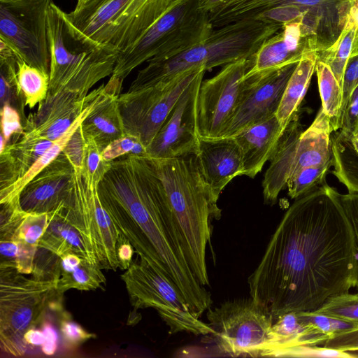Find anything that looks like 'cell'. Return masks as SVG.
Segmentation results:
<instances>
[{
	"instance_id": "obj_20",
	"label": "cell",
	"mask_w": 358,
	"mask_h": 358,
	"mask_svg": "<svg viewBox=\"0 0 358 358\" xmlns=\"http://www.w3.org/2000/svg\"><path fill=\"white\" fill-rule=\"evenodd\" d=\"M73 167L62 152L22 189L20 205L27 213H50L70 197Z\"/></svg>"
},
{
	"instance_id": "obj_19",
	"label": "cell",
	"mask_w": 358,
	"mask_h": 358,
	"mask_svg": "<svg viewBox=\"0 0 358 358\" xmlns=\"http://www.w3.org/2000/svg\"><path fill=\"white\" fill-rule=\"evenodd\" d=\"M104 84L86 96L64 90L48 94L24 125L22 135L55 141L59 138L79 117L84 110L102 92Z\"/></svg>"
},
{
	"instance_id": "obj_36",
	"label": "cell",
	"mask_w": 358,
	"mask_h": 358,
	"mask_svg": "<svg viewBox=\"0 0 358 358\" xmlns=\"http://www.w3.org/2000/svg\"><path fill=\"white\" fill-rule=\"evenodd\" d=\"M314 312L350 322L358 327V294L343 292L335 294Z\"/></svg>"
},
{
	"instance_id": "obj_28",
	"label": "cell",
	"mask_w": 358,
	"mask_h": 358,
	"mask_svg": "<svg viewBox=\"0 0 358 358\" xmlns=\"http://www.w3.org/2000/svg\"><path fill=\"white\" fill-rule=\"evenodd\" d=\"M357 50L358 26L349 17L344 29L334 44L317 53V60L329 66L342 87L347 63L352 55Z\"/></svg>"
},
{
	"instance_id": "obj_4",
	"label": "cell",
	"mask_w": 358,
	"mask_h": 358,
	"mask_svg": "<svg viewBox=\"0 0 358 358\" xmlns=\"http://www.w3.org/2000/svg\"><path fill=\"white\" fill-rule=\"evenodd\" d=\"M178 0H89L66 13L71 36L90 48L124 52Z\"/></svg>"
},
{
	"instance_id": "obj_47",
	"label": "cell",
	"mask_w": 358,
	"mask_h": 358,
	"mask_svg": "<svg viewBox=\"0 0 358 358\" xmlns=\"http://www.w3.org/2000/svg\"><path fill=\"white\" fill-rule=\"evenodd\" d=\"M320 346L351 353L358 352V327L338 334Z\"/></svg>"
},
{
	"instance_id": "obj_50",
	"label": "cell",
	"mask_w": 358,
	"mask_h": 358,
	"mask_svg": "<svg viewBox=\"0 0 358 358\" xmlns=\"http://www.w3.org/2000/svg\"><path fill=\"white\" fill-rule=\"evenodd\" d=\"M134 249L129 241L120 234L116 243V257L118 268L127 270L132 262Z\"/></svg>"
},
{
	"instance_id": "obj_27",
	"label": "cell",
	"mask_w": 358,
	"mask_h": 358,
	"mask_svg": "<svg viewBox=\"0 0 358 358\" xmlns=\"http://www.w3.org/2000/svg\"><path fill=\"white\" fill-rule=\"evenodd\" d=\"M102 92L87 106L69 129L59 138L54 141L50 148L31 166L20 178L7 187L0 189V203L19 199L20 194L24 187L60 155L73 132L94 108Z\"/></svg>"
},
{
	"instance_id": "obj_45",
	"label": "cell",
	"mask_w": 358,
	"mask_h": 358,
	"mask_svg": "<svg viewBox=\"0 0 358 358\" xmlns=\"http://www.w3.org/2000/svg\"><path fill=\"white\" fill-rule=\"evenodd\" d=\"M59 329L65 343L71 347L80 345L96 337L94 334L87 331L79 324L69 318L66 314L60 320Z\"/></svg>"
},
{
	"instance_id": "obj_40",
	"label": "cell",
	"mask_w": 358,
	"mask_h": 358,
	"mask_svg": "<svg viewBox=\"0 0 358 358\" xmlns=\"http://www.w3.org/2000/svg\"><path fill=\"white\" fill-rule=\"evenodd\" d=\"M31 274L32 278L38 280L57 282L61 275L60 257L38 247Z\"/></svg>"
},
{
	"instance_id": "obj_30",
	"label": "cell",
	"mask_w": 358,
	"mask_h": 358,
	"mask_svg": "<svg viewBox=\"0 0 358 358\" xmlns=\"http://www.w3.org/2000/svg\"><path fill=\"white\" fill-rule=\"evenodd\" d=\"M333 174L348 189L358 192V156L350 143L335 137L332 138Z\"/></svg>"
},
{
	"instance_id": "obj_25",
	"label": "cell",
	"mask_w": 358,
	"mask_h": 358,
	"mask_svg": "<svg viewBox=\"0 0 358 358\" xmlns=\"http://www.w3.org/2000/svg\"><path fill=\"white\" fill-rule=\"evenodd\" d=\"M62 204L48 213V226L38 247L45 248L59 257L73 252L91 263L97 264L84 237L64 214Z\"/></svg>"
},
{
	"instance_id": "obj_41",
	"label": "cell",
	"mask_w": 358,
	"mask_h": 358,
	"mask_svg": "<svg viewBox=\"0 0 358 358\" xmlns=\"http://www.w3.org/2000/svg\"><path fill=\"white\" fill-rule=\"evenodd\" d=\"M358 355L320 345H299L280 352L277 357H334L352 358Z\"/></svg>"
},
{
	"instance_id": "obj_13",
	"label": "cell",
	"mask_w": 358,
	"mask_h": 358,
	"mask_svg": "<svg viewBox=\"0 0 358 358\" xmlns=\"http://www.w3.org/2000/svg\"><path fill=\"white\" fill-rule=\"evenodd\" d=\"M73 189L62 210L81 233L101 269L118 268L116 243L120 233L101 203L98 185L86 178L83 169H73Z\"/></svg>"
},
{
	"instance_id": "obj_15",
	"label": "cell",
	"mask_w": 358,
	"mask_h": 358,
	"mask_svg": "<svg viewBox=\"0 0 358 358\" xmlns=\"http://www.w3.org/2000/svg\"><path fill=\"white\" fill-rule=\"evenodd\" d=\"M52 0H0V40L28 64L48 73V10Z\"/></svg>"
},
{
	"instance_id": "obj_22",
	"label": "cell",
	"mask_w": 358,
	"mask_h": 358,
	"mask_svg": "<svg viewBox=\"0 0 358 358\" xmlns=\"http://www.w3.org/2000/svg\"><path fill=\"white\" fill-rule=\"evenodd\" d=\"M310 51L313 50L309 40L302 34L301 24H285L265 41L252 57V64L245 78L298 63Z\"/></svg>"
},
{
	"instance_id": "obj_46",
	"label": "cell",
	"mask_w": 358,
	"mask_h": 358,
	"mask_svg": "<svg viewBox=\"0 0 358 358\" xmlns=\"http://www.w3.org/2000/svg\"><path fill=\"white\" fill-rule=\"evenodd\" d=\"M358 85V50L350 57L343 79V104L340 117V128L350 96ZM339 131V130H338Z\"/></svg>"
},
{
	"instance_id": "obj_32",
	"label": "cell",
	"mask_w": 358,
	"mask_h": 358,
	"mask_svg": "<svg viewBox=\"0 0 358 358\" xmlns=\"http://www.w3.org/2000/svg\"><path fill=\"white\" fill-rule=\"evenodd\" d=\"M106 285V278L101 268L97 264L83 259L80 264L71 272L60 275L57 282V289L63 294L71 289L81 291L104 289Z\"/></svg>"
},
{
	"instance_id": "obj_38",
	"label": "cell",
	"mask_w": 358,
	"mask_h": 358,
	"mask_svg": "<svg viewBox=\"0 0 358 358\" xmlns=\"http://www.w3.org/2000/svg\"><path fill=\"white\" fill-rule=\"evenodd\" d=\"M85 137L87 149L83 173L91 183L99 185L108 170L110 162L103 159V150L93 138Z\"/></svg>"
},
{
	"instance_id": "obj_35",
	"label": "cell",
	"mask_w": 358,
	"mask_h": 358,
	"mask_svg": "<svg viewBox=\"0 0 358 358\" xmlns=\"http://www.w3.org/2000/svg\"><path fill=\"white\" fill-rule=\"evenodd\" d=\"M332 166L333 158L323 164L299 171L287 183L289 196L296 199L319 187L325 182L326 176Z\"/></svg>"
},
{
	"instance_id": "obj_11",
	"label": "cell",
	"mask_w": 358,
	"mask_h": 358,
	"mask_svg": "<svg viewBox=\"0 0 358 358\" xmlns=\"http://www.w3.org/2000/svg\"><path fill=\"white\" fill-rule=\"evenodd\" d=\"M134 311L152 308L169 327V333L187 332L195 336L213 334L210 325L195 317L186 301L169 280L140 257L132 261L121 275Z\"/></svg>"
},
{
	"instance_id": "obj_24",
	"label": "cell",
	"mask_w": 358,
	"mask_h": 358,
	"mask_svg": "<svg viewBox=\"0 0 358 358\" xmlns=\"http://www.w3.org/2000/svg\"><path fill=\"white\" fill-rule=\"evenodd\" d=\"M276 115L255 124L236 135L241 149L243 175L255 178L269 161L284 131Z\"/></svg>"
},
{
	"instance_id": "obj_29",
	"label": "cell",
	"mask_w": 358,
	"mask_h": 358,
	"mask_svg": "<svg viewBox=\"0 0 358 358\" xmlns=\"http://www.w3.org/2000/svg\"><path fill=\"white\" fill-rule=\"evenodd\" d=\"M322 109L328 117L333 131L340 129V117L343 104V88L329 66L317 60L315 66Z\"/></svg>"
},
{
	"instance_id": "obj_3",
	"label": "cell",
	"mask_w": 358,
	"mask_h": 358,
	"mask_svg": "<svg viewBox=\"0 0 358 358\" xmlns=\"http://www.w3.org/2000/svg\"><path fill=\"white\" fill-rule=\"evenodd\" d=\"M151 160L166 192L171 229L195 278L202 286H208L206 253L210 243L211 221L221 217L217 202L194 155Z\"/></svg>"
},
{
	"instance_id": "obj_53",
	"label": "cell",
	"mask_w": 358,
	"mask_h": 358,
	"mask_svg": "<svg viewBox=\"0 0 358 358\" xmlns=\"http://www.w3.org/2000/svg\"><path fill=\"white\" fill-rule=\"evenodd\" d=\"M24 340L29 347L42 346L44 343V333L39 327H31L24 334Z\"/></svg>"
},
{
	"instance_id": "obj_8",
	"label": "cell",
	"mask_w": 358,
	"mask_h": 358,
	"mask_svg": "<svg viewBox=\"0 0 358 358\" xmlns=\"http://www.w3.org/2000/svg\"><path fill=\"white\" fill-rule=\"evenodd\" d=\"M63 14L52 0L48 10V94L68 90L86 96L95 84L113 74L118 53L90 48L76 41L66 27Z\"/></svg>"
},
{
	"instance_id": "obj_14",
	"label": "cell",
	"mask_w": 358,
	"mask_h": 358,
	"mask_svg": "<svg viewBox=\"0 0 358 358\" xmlns=\"http://www.w3.org/2000/svg\"><path fill=\"white\" fill-rule=\"evenodd\" d=\"M203 69L196 67L167 82L120 94L118 102L126 134L148 148L180 96Z\"/></svg>"
},
{
	"instance_id": "obj_43",
	"label": "cell",
	"mask_w": 358,
	"mask_h": 358,
	"mask_svg": "<svg viewBox=\"0 0 358 358\" xmlns=\"http://www.w3.org/2000/svg\"><path fill=\"white\" fill-rule=\"evenodd\" d=\"M22 116L19 111L8 103L1 108V135L7 144L10 143L12 136L20 137L24 133Z\"/></svg>"
},
{
	"instance_id": "obj_48",
	"label": "cell",
	"mask_w": 358,
	"mask_h": 358,
	"mask_svg": "<svg viewBox=\"0 0 358 358\" xmlns=\"http://www.w3.org/2000/svg\"><path fill=\"white\" fill-rule=\"evenodd\" d=\"M341 199L352 225L357 253V271L355 287L358 291V192L341 194ZM358 294V292H357Z\"/></svg>"
},
{
	"instance_id": "obj_7",
	"label": "cell",
	"mask_w": 358,
	"mask_h": 358,
	"mask_svg": "<svg viewBox=\"0 0 358 358\" xmlns=\"http://www.w3.org/2000/svg\"><path fill=\"white\" fill-rule=\"evenodd\" d=\"M62 294L57 282L28 278L14 267H0V346L22 356L29 346L24 334L40 327L50 310L62 311Z\"/></svg>"
},
{
	"instance_id": "obj_42",
	"label": "cell",
	"mask_w": 358,
	"mask_h": 358,
	"mask_svg": "<svg viewBox=\"0 0 358 358\" xmlns=\"http://www.w3.org/2000/svg\"><path fill=\"white\" fill-rule=\"evenodd\" d=\"M87 141L81 124L66 144L62 153L67 157L73 169H84Z\"/></svg>"
},
{
	"instance_id": "obj_21",
	"label": "cell",
	"mask_w": 358,
	"mask_h": 358,
	"mask_svg": "<svg viewBox=\"0 0 358 358\" xmlns=\"http://www.w3.org/2000/svg\"><path fill=\"white\" fill-rule=\"evenodd\" d=\"M195 156L216 202L225 186L235 177L243 175L242 152L235 137H199Z\"/></svg>"
},
{
	"instance_id": "obj_51",
	"label": "cell",
	"mask_w": 358,
	"mask_h": 358,
	"mask_svg": "<svg viewBox=\"0 0 358 358\" xmlns=\"http://www.w3.org/2000/svg\"><path fill=\"white\" fill-rule=\"evenodd\" d=\"M19 249L20 242L17 241L0 240V267L15 268Z\"/></svg>"
},
{
	"instance_id": "obj_23",
	"label": "cell",
	"mask_w": 358,
	"mask_h": 358,
	"mask_svg": "<svg viewBox=\"0 0 358 358\" xmlns=\"http://www.w3.org/2000/svg\"><path fill=\"white\" fill-rule=\"evenodd\" d=\"M122 82L111 76L94 108L81 123L85 136L93 138L102 150L126 134L118 102Z\"/></svg>"
},
{
	"instance_id": "obj_26",
	"label": "cell",
	"mask_w": 358,
	"mask_h": 358,
	"mask_svg": "<svg viewBox=\"0 0 358 358\" xmlns=\"http://www.w3.org/2000/svg\"><path fill=\"white\" fill-rule=\"evenodd\" d=\"M317 62L316 52L310 51L306 53L297 63L291 75L275 114L283 128H285L297 114L315 71Z\"/></svg>"
},
{
	"instance_id": "obj_10",
	"label": "cell",
	"mask_w": 358,
	"mask_h": 358,
	"mask_svg": "<svg viewBox=\"0 0 358 358\" xmlns=\"http://www.w3.org/2000/svg\"><path fill=\"white\" fill-rule=\"evenodd\" d=\"M333 129L328 117L319 110L305 130L296 114L285 128L269 159L262 182L265 201L274 203L289 179L301 170L323 164L333 158Z\"/></svg>"
},
{
	"instance_id": "obj_12",
	"label": "cell",
	"mask_w": 358,
	"mask_h": 358,
	"mask_svg": "<svg viewBox=\"0 0 358 358\" xmlns=\"http://www.w3.org/2000/svg\"><path fill=\"white\" fill-rule=\"evenodd\" d=\"M206 317L217 348L231 356L259 357L274 322L250 296L210 307Z\"/></svg>"
},
{
	"instance_id": "obj_1",
	"label": "cell",
	"mask_w": 358,
	"mask_h": 358,
	"mask_svg": "<svg viewBox=\"0 0 358 358\" xmlns=\"http://www.w3.org/2000/svg\"><path fill=\"white\" fill-rule=\"evenodd\" d=\"M357 253L341 194L326 183L295 199L255 271L250 296L273 321L314 311L355 287Z\"/></svg>"
},
{
	"instance_id": "obj_52",
	"label": "cell",
	"mask_w": 358,
	"mask_h": 358,
	"mask_svg": "<svg viewBox=\"0 0 358 358\" xmlns=\"http://www.w3.org/2000/svg\"><path fill=\"white\" fill-rule=\"evenodd\" d=\"M46 319L45 317L40 326L45 336L44 343L41 346V351L44 355L50 356L54 355L57 350L58 334L51 322Z\"/></svg>"
},
{
	"instance_id": "obj_9",
	"label": "cell",
	"mask_w": 358,
	"mask_h": 358,
	"mask_svg": "<svg viewBox=\"0 0 358 358\" xmlns=\"http://www.w3.org/2000/svg\"><path fill=\"white\" fill-rule=\"evenodd\" d=\"M352 0H225L212 8L209 18L214 27L242 20H256L271 10L296 6L305 13L303 35L317 53L337 40L350 15Z\"/></svg>"
},
{
	"instance_id": "obj_17",
	"label": "cell",
	"mask_w": 358,
	"mask_h": 358,
	"mask_svg": "<svg viewBox=\"0 0 358 358\" xmlns=\"http://www.w3.org/2000/svg\"><path fill=\"white\" fill-rule=\"evenodd\" d=\"M206 71L202 70L182 93L147 148L150 158L172 159L196 155L199 141L197 99Z\"/></svg>"
},
{
	"instance_id": "obj_56",
	"label": "cell",
	"mask_w": 358,
	"mask_h": 358,
	"mask_svg": "<svg viewBox=\"0 0 358 358\" xmlns=\"http://www.w3.org/2000/svg\"><path fill=\"white\" fill-rule=\"evenodd\" d=\"M87 1H89V0H76V1H77L76 5L83 4L84 3L87 2Z\"/></svg>"
},
{
	"instance_id": "obj_33",
	"label": "cell",
	"mask_w": 358,
	"mask_h": 358,
	"mask_svg": "<svg viewBox=\"0 0 358 358\" xmlns=\"http://www.w3.org/2000/svg\"><path fill=\"white\" fill-rule=\"evenodd\" d=\"M298 313L312 345H321L336 335L356 327L350 322L314 311Z\"/></svg>"
},
{
	"instance_id": "obj_37",
	"label": "cell",
	"mask_w": 358,
	"mask_h": 358,
	"mask_svg": "<svg viewBox=\"0 0 358 358\" xmlns=\"http://www.w3.org/2000/svg\"><path fill=\"white\" fill-rule=\"evenodd\" d=\"M49 222V213H27L17 225L12 238L24 243L38 247Z\"/></svg>"
},
{
	"instance_id": "obj_5",
	"label": "cell",
	"mask_w": 358,
	"mask_h": 358,
	"mask_svg": "<svg viewBox=\"0 0 358 358\" xmlns=\"http://www.w3.org/2000/svg\"><path fill=\"white\" fill-rule=\"evenodd\" d=\"M282 27L262 20H242L215 28L203 41L173 57L150 60L138 71L128 91L167 82L189 69L206 71L252 57L268 38Z\"/></svg>"
},
{
	"instance_id": "obj_49",
	"label": "cell",
	"mask_w": 358,
	"mask_h": 358,
	"mask_svg": "<svg viewBox=\"0 0 358 358\" xmlns=\"http://www.w3.org/2000/svg\"><path fill=\"white\" fill-rule=\"evenodd\" d=\"M19 242L20 249L15 259V268L19 273L24 275L31 274L38 247Z\"/></svg>"
},
{
	"instance_id": "obj_34",
	"label": "cell",
	"mask_w": 358,
	"mask_h": 358,
	"mask_svg": "<svg viewBox=\"0 0 358 358\" xmlns=\"http://www.w3.org/2000/svg\"><path fill=\"white\" fill-rule=\"evenodd\" d=\"M17 59L13 56L0 57V100L1 105L8 103L20 113L24 123L25 101L17 80Z\"/></svg>"
},
{
	"instance_id": "obj_18",
	"label": "cell",
	"mask_w": 358,
	"mask_h": 358,
	"mask_svg": "<svg viewBox=\"0 0 358 358\" xmlns=\"http://www.w3.org/2000/svg\"><path fill=\"white\" fill-rule=\"evenodd\" d=\"M296 64L245 78L238 106L222 136H235L249 127L275 115Z\"/></svg>"
},
{
	"instance_id": "obj_55",
	"label": "cell",
	"mask_w": 358,
	"mask_h": 358,
	"mask_svg": "<svg viewBox=\"0 0 358 358\" xmlns=\"http://www.w3.org/2000/svg\"><path fill=\"white\" fill-rule=\"evenodd\" d=\"M352 8H358V0H352Z\"/></svg>"
},
{
	"instance_id": "obj_16",
	"label": "cell",
	"mask_w": 358,
	"mask_h": 358,
	"mask_svg": "<svg viewBox=\"0 0 358 358\" xmlns=\"http://www.w3.org/2000/svg\"><path fill=\"white\" fill-rule=\"evenodd\" d=\"M252 57L229 63L213 77L202 80L197 99L199 137L222 136L238 106Z\"/></svg>"
},
{
	"instance_id": "obj_6",
	"label": "cell",
	"mask_w": 358,
	"mask_h": 358,
	"mask_svg": "<svg viewBox=\"0 0 358 358\" xmlns=\"http://www.w3.org/2000/svg\"><path fill=\"white\" fill-rule=\"evenodd\" d=\"M213 29L201 0H178L134 46L118 55L111 76L124 80L144 62L166 59L196 45Z\"/></svg>"
},
{
	"instance_id": "obj_31",
	"label": "cell",
	"mask_w": 358,
	"mask_h": 358,
	"mask_svg": "<svg viewBox=\"0 0 358 358\" xmlns=\"http://www.w3.org/2000/svg\"><path fill=\"white\" fill-rule=\"evenodd\" d=\"M17 80L25 101V106L33 108L41 103L49 91L48 73L32 66L22 60L17 62Z\"/></svg>"
},
{
	"instance_id": "obj_39",
	"label": "cell",
	"mask_w": 358,
	"mask_h": 358,
	"mask_svg": "<svg viewBox=\"0 0 358 358\" xmlns=\"http://www.w3.org/2000/svg\"><path fill=\"white\" fill-rule=\"evenodd\" d=\"M124 155L149 157L147 148L137 137L126 134L110 143L102 151L105 161L111 162Z\"/></svg>"
},
{
	"instance_id": "obj_54",
	"label": "cell",
	"mask_w": 358,
	"mask_h": 358,
	"mask_svg": "<svg viewBox=\"0 0 358 358\" xmlns=\"http://www.w3.org/2000/svg\"><path fill=\"white\" fill-rule=\"evenodd\" d=\"M349 141L354 152L358 156V130L354 134Z\"/></svg>"
},
{
	"instance_id": "obj_2",
	"label": "cell",
	"mask_w": 358,
	"mask_h": 358,
	"mask_svg": "<svg viewBox=\"0 0 358 358\" xmlns=\"http://www.w3.org/2000/svg\"><path fill=\"white\" fill-rule=\"evenodd\" d=\"M98 191L119 233L200 318L211 307V294L195 278L171 229L166 192L151 159L124 155L111 161Z\"/></svg>"
},
{
	"instance_id": "obj_44",
	"label": "cell",
	"mask_w": 358,
	"mask_h": 358,
	"mask_svg": "<svg viewBox=\"0 0 358 358\" xmlns=\"http://www.w3.org/2000/svg\"><path fill=\"white\" fill-rule=\"evenodd\" d=\"M358 130V85L351 94L345 111L344 113L338 138L350 140L354 134Z\"/></svg>"
}]
</instances>
